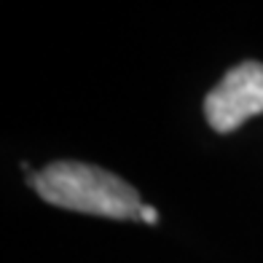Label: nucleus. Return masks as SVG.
<instances>
[{"label": "nucleus", "mask_w": 263, "mask_h": 263, "mask_svg": "<svg viewBox=\"0 0 263 263\" xmlns=\"http://www.w3.org/2000/svg\"><path fill=\"white\" fill-rule=\"evenodd\" d=\"M30 185L54 207L116 220H140L145 204L124 177L81 161H54L30 177Z\"/></svg>", "instance_id": "1"}, {"label": "nucleus", "mask_w": 263, "mask_h": 263, "mask_svg": "<svg viewBox=\"0 0 263 263\" xmlns=\"http://www.w3.org/2000/svg\"><path fill=\"white\" fill-rule=\"evenodd\" d=\"M263 113V65L242 62L204 97V116L215 132L229 135L247 118Z\"/></svg>", "instance_id": "2"}, {"label": "nucleus", "mask_w": 263, "mask_h": 263, "mask_svg": "<svg viewBox=\"0 0 263 263\" xmlns=\"http://www.w3.org/2000/svg\"><path fill=\"white\" fill-rule=\"evenodd\" d=\"M140 220H145L148 226H153V223L159 220V212L153 210V207H148V204H145V210H142V218H140Z\"/></svg>", "instance_id": "3"}]
</instances>
